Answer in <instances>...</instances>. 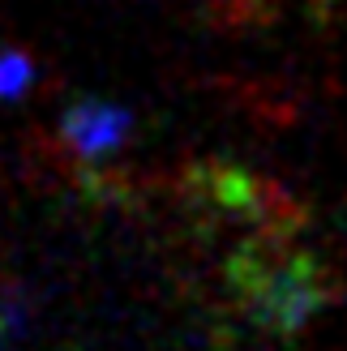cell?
Instances as JSON below:
<instances>
[{"label":"cell","mask_w":347,"mask_h":351,"mask_svg":"<svg viewBox=\"0 0 347 351\" xmlns=\"http://www.w3.org/2000/svg\"><path fill=\"white\" fill-rule=\"evenodd\" d=\"M30 77H34L30 56H22V51H0V99L22 95L30 86Z\"/></svg>","instance_id":"2"},{"label":"cell","mask_w":347,"mask_h":351,"mask_svg":"<svg viewBox=\"0 0 347 351\" xmlns=\"http://www.w3.org/2000/svg\"><path fill=\"white\" fill-rule=\"evenodd\" d=\"M326 5H335V0H318V9H326Z\"/></svg>","instance_id":"4"},{"label":"cell","mask_w":347,"mask_h":351,"mask_svg":"<svg viewBox=\"0 0 347 351\" xmlns=\"http://www.w3.org/2000/svg\"><path fill=\"white\" fill-rule=\"evenodd\" d=\"M129 129H133V120L120 103L77 99L60 120V142H64L69 154H77L82 163H95V159H108L112 150L125 146Z\"/></svg>","instance_id":"1"},{"label":"cell","mask_w":347,"mask_h":351,"mask_svg":"<svg viewBox=\"0 0 347 351\" xmlns=\"http://www.w3.org/2000/svg\"><path fill=\"white\" fill-rule=\"evenodd\" d=\"M219 5L228 9L232 17H240V13H245V17H262V13H270V0H219Z\"/></svg>","instance_id":"3"}]
</instances>
